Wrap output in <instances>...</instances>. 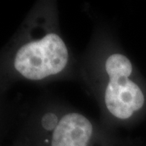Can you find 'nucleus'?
Masks as SVG:
<instances>
[{"label":"nucleus","mask_w":146,"mask_h":146,"mask_svg":"<svg viewBox=\"0 0 146 146\" xmlns=\"http://www.w3.org/2000/svg\"><path fill=\"white\" fill-rule=\"evenodd\" d=\"M68 45L52 16L44 17L32 36L22 43L13 58V67L22 77L42 81L63 74L70 63Z\"/></svg>","instance_id":"nucleus-1"},{"label":"nucleus","mask_w":146,"mask_h":146,"mask_svg":"<svg viewBox=\"0 0 146 146\" xmlns=\"http://www.w3.org/2000/svg\"><path fill=\"white\" fill-rule=\"evenodd\" d=\"M102 102L115 120L131 119L145 107V93L134 77L130 59L119 51L109 53L102 63Z\"/></svg>","instance_id":"nucleus-2"},{"label":"nucleus","mask_w":146,"mask_h":146,"mask_svg":"<svg viewBox=\"0 0 146 146\" xmlns=\"http://www.w3.org/2000/svg\"><path fill=\"white\" fill-rule=\"evenodd\" d=\"M43 146H111L88 117L76 111L43 119Z\"/></svg>","instance_id":"nucleus-3"}]
</instances>
